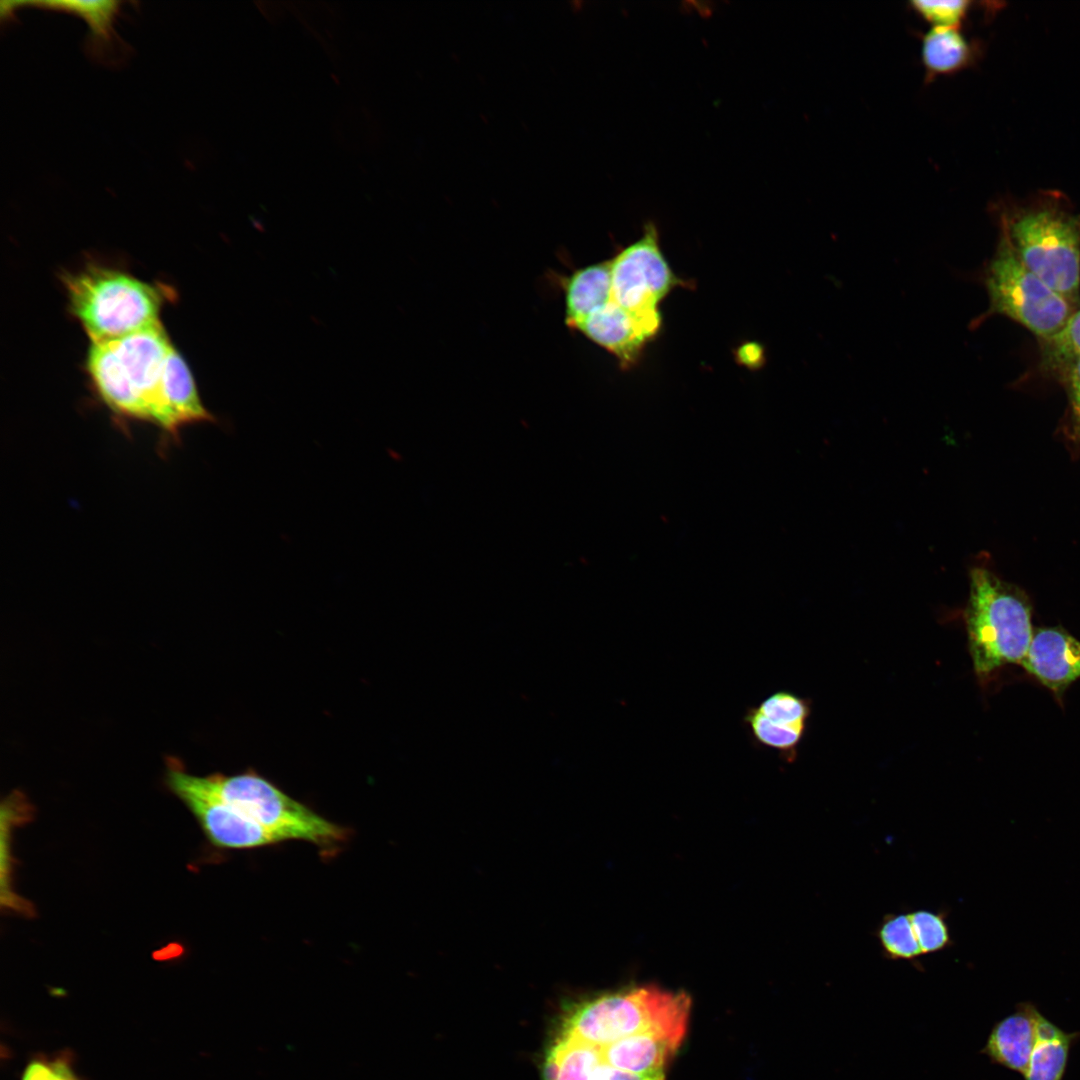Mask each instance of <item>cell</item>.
<instances>
[{
    "instance_id": "cell-1",
    "label": "cell",
    "mask_w": 1080,
    "mask_h": 1080,
    "mask_svg": "<svg viewBox=\"0 0 1080 1080\" xmlns=\"http://www.w3.org/2000/svg\"><path fill=\"white\" fill-rule=\"evenodd\" d=\"M173 347L159 322L124 337L90 343L86 369L103 403L123 420L160 429L165 449L180 441L162 391L164 365Z\"/></svg>"
},
{
    "instance_id": "cell-2",
    "label": "cell",
    "mask_w": 1080,
    "mask_h": 1080,
    "mask_svg": "<svg viewBox=\"0 0 1080 1080\" xmlns=\"http://www.w3.org/2000/svg\"><path fill=\"white\" fill-rule=\"evenodd\" d=\"M1004 234L1022 263L1075 308L1080 303V213L1056 192L999 212Z\"/></svg>"
},
{
    "instance_id": "cell-3",
    "label": "cell",
    "mask_w": 1080,
    "mask_h": 1080,
    "mask_svg": "<svg viewBox=\"0 0 1080 1080\" xmlns=\"http://www.w3.org/2000/svg\"><path fill=\"white\" fill-rule=\"evenodd\" d=\"M62 280L70 312L90 343L118 339L161 322V308L174 295L167 286L97 264L66 273Z\"/></svg>"
},
{
    "instance_id": "cell-4",
    "label": "cell",
    "mask_w": 1080,
    "mask_h": 1080,
    "mask_svg": "<svg viewBox=\"0 0 1080 1080\" xmlns=\"http://www.w3.org/2000/svg\"><path fill=\"white\" fill-rule=\"evenodd\" d=\"M975 673L985 679L1007 664H1021L1033 637L1032 607L1017 586L987 567L970 572L964 613Z\"/></svg>"
},
{
    "instance_id": "cell-5",
    "label": "cell",
    "mask_w": 1080,
    "mask_h": 1080,
    "mask_svg": "<svg viewBox=\"0 0 1080 1080\" xmlns=\"http://www.w3.org/2000/svg\"><path fill=\"white\" fill-rule=\"evenodd\" d=\"M166 775L233 807L281 841L302 840L329 847L346 838L344 828L316 814L256 773L201 777L188 774L178 761L172 760L168 762Z\"/></svg>"
},
{
    "instance_id": "cell-6",
    "label": "cell",
    "mask_w": 1080,
    "mask_h": 1080,
    "mask_svg": "<svg viewBox=\"0 0 1080 1080\" xmlns=\"http://www.w3.org/2000/svg\"><path fill=\"white\" fill-rule=\"evenodd\" d=\"M690 1008L684 992L634 987L574 1004L565 1015L561 1035L600 1048L647 1031L685 1035Z\"/></svg>"
},
{
    "instance_id": "cell-7",
    "label": "cell",
    "mask_w": 1080,
    "mask_h": 1080,
    "mask_svg": "<svg viewBox=\"0 0 1080 1080\" xmlns=\"http://www.w3.org/2000/svg\"><path fill=\"white\" fill-rule=\"evenodd\" d=\"M981 280L988 293L989 308L971 327L1000 314L1043 340L1056 334L1077 310L1022 263L1002 233Z\"/></svg>"
},
{
    "instance_id": "cell-8",
    "label": "cell",
    "mask_w": 1080,
    "mask_h": 1080,
    "mask_svg": "<svg viewBox=\"0 0 1080 1080\" xmlns=\"http://www.w3.org/2000/svg\"><path fill=\"white\" fill-rule=\"evenodd\" d=\"M610 268V299L657 333L661 324L657 306L682 282L660 250L654 224H647L639 240L611 259Z\"/></svg>"
},
{
    "instance_id": "cell-9",
    "label": "cell",
    "mask_w": 1080,
    "mask_h": 1080,
    "mask_svg": "<svg viewBox=\"0 0 1080 1080\" xmlns=\"http://www.w3.org/2000/svg\"><path fill=\"white\" fill-rule=\"evenodd\" d=\"M169 789L187 806L216 846L249 849L282 842L276 835L226 803L166 775Z\"/></svg>"
},
{
    "instance_id": "cell-10",
    "label": "cell",
    "mask_w": 1080,
    "mask_h": 1080,
    "mask_svg": "<svg viewBox=\"0 0 1080 1080\" xmlns=\"http://www.w3.org/2000/svg\"><path fill=\"white\" fill-rule=\"evenodd\" d=\"M1020 665L1057 698H1062L1067 688L1080 678V641L1060 627L1037 628Z\"/></svg>"
},
{
    "instance_id": "cell-11",
    "label": "cell",
    "mask_w": 1080,
    "mask_h": 1080,
    "mask_svg": "<svg viewBox=\"0 0 1080 1080\" xmlns=\"http://www.w3.org/2000/svg\"><path fill=\"white\" fill-rule=\"evenodd\" d=\"M573 329L615 355L624 367L632 365L639 358L643 346L656 335L611 299Z\"/></svg>"
},
{
    "instance_id": "cell-12",
    "label": "cell",
    "mask_w": 1080,
    "mask_h": 1080,
    "mask_svg": "<svg viewBox=\"0 0 1080 1080\" xmlns=\"http://www.w3.org/2000/svg\"><path fill=\"white\" fill-rule=\"evenodd\" d=\"M1038 1011L1031 1002L1018 1003L1013 1013L994 1024L981 1053L993 1064L1023 1076L1035 1044Z\"/></svg>"
},
{
    "instance_id": "cell-13",
    "label": "cell",
    "mask_w": 1080,
    "mask_h": 1080,
    "mask_svg": "<svg viewBox=\"0 0 1080 1080\" xmlns=\"http://www.w3.org/2000/svg\"><path fill=\"white\" fill-rule=\"evenodd\" d=\"M683 1038L684 1034L658 1030L635 1034L602 1047V1061L631 1072H662Z\"/></svg>"
},
{
    "instance_id": "cell-14",
    "label": "cell",
    "mask_w": 1080,
    "mask_h": 1080,
    "mask_svg": "<svg viewBox=\"0 0 1080 1080\" xmlns=\"http://www.w3.org/2000/svg\"><path fill=\"white\" fill-rule=\"evenodd\" d=\"M162 391L171 421L179 435L187 425L217 422L216 417L204 406L187 363L174 347L165 361Z\"/></svg>"
},
{
    "instance_id": "cell-15",
    "label": "cell",
    "mask_w": 1080,
    "mask_h": 1080,
    "mask_svg": "<svg viewBox=\"0 0 1080 1080\" xmlns=\"http://www.w3.org/2000/svg\"><path fill=\"white\" fill-rule=\"evenodd\" d=\"M1035 1033L1024 1080H1063L1070 1051L1080 1038V1032H1067L1038 1011Z\"/></svg>"
},
{
    "instance_id": "cell-16",
    "label": "cell",
    "mask_w": 1080,
    "mask_h": 1080,
    "mask_svg": "<svg viewBox=\"0 0 1080 1080\" xmlns=\"http://www.w3.org/2000/svg\"><path fill=\"white\" fill-rule=\"evenodd\" d=\"M976 57V46L960 28L932 26L921 37V62L925 82L968 67Z\"/></svg>"
},
{
    "instance_id": "cell-17",
    "label": "cell",
    "mask_w": 1080,
    "mask_h": 1080,
    "mask_svg": "<svg viewBox=\"0 0 1080 1080\" xmlns=\"http://www.w3.org/2000/svg\"><path fill=\"white\" fill-rule=\"evenodd\" d=\"M565 322L573 329L581 320L610 301V260L576 270L564 281Z\"/></svg>"
},
{
    "instance_id": "cell-18",
    "label": "cell",
    "mask_w": 1080,
    "mask_h": 1080,
    "mask_svg": "<svg viewBox=\"0 0 1080 1080\" xmlns=\"http://www.w3.org/2000/svg\"><path fill=\"white\" fill-rule=\"evenodd\" d=\"M602 1061L601 1048L560 1035L544 1064V1080H590Z\"/></svg>"
},
{
    "instance_id": "cell-19",
    "label": "cell",
    "mask_w": 1080,
    "mask_h": 1080,
    "mask_svg": "<svg viewBox=\"0 0 1080 1080\" xmlns=\"http://www.w3.org/2000/svg\"><path fill=\"white\" fill-rule=\"evenodd\" d=\"M742 722L753 746L778 752L785 760L794 759L807 727L767 718L754 706L747 707Z\"/></svg>"
},
{
    "instance_id": "cell-20",
    "label": "cell",
    "mask_w": 1080,
    "mask_h": 1080,
    "mask_svg": "<svg viewBox=\"0 0 1080 1080\" xmlns=\"http://www.w3.org/2000/svg\"><path fill=\"white\" fill-rule=\"evenodd\" d=\"M1040 342L1042 369L1059 377L1080 359V309L1074 311L1056 334Z\"/></svg>"
},
{
    "instance_id": "cell-21",
    "label": "cell",
    "mask_w": 1080,
    "mask_h": 1080,
    "mask_svg": "<svg viewBox=\"0 0 1080 1080\" xmlns=\"http://www.w3.org/2000/svg\"><path fill=\"white\" fill-rule=\"evenodd\" d=\"M876 936L882 952L891 960L913 961L922 956L909 914L886 915L877 928Z\"/></svg>"
},
{
    "instance_id": "cell-22",
    "label": "cell",
    "mask_w": 1080,
    "mask_h": 1080,
    "mask_svg": "<svg viewBox=\"0 0 1080 1080\" xmlns=\"http://www.w3.org/2000/svg\"><path fill=\"white\" fill-rule=\"evenodd\" d=\"M34 4L38 7L63 10L81 16L88 23L95 43H104L111 39L113 21L120 3L118 1H44Z\"/></svg>"
},
{
    "instance_id": "cell-23",
    "label": "cell",
    "mask_w": 1080,
    "mask_h": 1080,
    "mask_svg": "<svg viewBox=\"0 0 1080 1080\" xmlns=\"http://www.w3.org/2000/svg\"><path fill=\"white\" fill-rule=\"evenodd\" d=\"M922 955L942 951L952 943L943 912L919 909L908 913Z\"/></svg>"
},
{
    "instance_id": "cell-24",
    "label": "cell",
    "mask_w": 1080,
    "mask_h": 1080,
    "mask_svg": "<svg viewBox=\"0 0 1080 1080\" xmlns=\"http://www.w3.org/2000/svg\"><path fill=\"white\" fill-rule=\"evenodd\" d=\"M754 708L767 718L792 725L807 726L810 704L807 699L790 691H775L761 700Z\"/></svg>"
},
{
    "instance_id": "cell-25",
    "label": "cell",
    "mask_w": 1080,
    "mask_h": 1080,
    "mask_svg": "<svg viewBox=\"0 0 1080 1080\" xmlns=\"http://www.w3.org/2000/svg\"><path fill=\"white\" fill-rule=\"evenodd\" d=\"M910 8L932 26L960 28L971 1H911Z\"/></svg>"
},
{
    "instance_id": "cell-26",
    "label": "cell",
    "mask_w": 1080,
    "mask_h": 1080,
    "mask_svg": "<svg viewBox=\"0 0 1080 1080\" xmlns=\"http://www.w3.org/2000/svg\"><path fill=\"white\" fill-rule=\"evenodd\" d=\"M21 1080H80L72 1056L66 1052L54 1056L39 1055L26 1065Z\"/></svg>"
},
{
    "instance_id": "cell-27",
    "label": "cell",
    "mask_w": 1080,
    "mask_h": 1080,
    "mask_svg": "<svg viewBox=\"0 0 1080 1080\" xmlns=\"http://www.w3.org/2000/svg\"><path fill=\"white\" fill-rule=\"evenodd\" d=\"M1058 378L1064 384L1068 395L1065 434L1070 441L1080 443V359Z\"/></svg>"
},
{
    "instance_id": "cell-28",
    "label": "cell",
    "mask_w": 1080,
    "mask_h": 1080,
    "mask_svg": "<svg viewBox=\"0 0 1080 1080\" xmlns=\"http://www.w3.org/2000/svg\"><path fill=\"white\" fill-rule=\"evenodd\" d=\"M590 1080H665L664 1071L637 1073L615 1068L601 1061L594 1068Z\"/></svg>"
},
{
    "instance_id": "cell-29",
    "label": "cell",
    "mask_w": 1080,
    "mask_h": 1080,
    "mask_svg": "<svg viewBox=\"0 0 1080 1080\" xmlns=\"http://www.w3.org/2000/svg\"><path fill=\"white\" fill-rule=\"evenodd\" d=\"M740 354L743 356L742 359L746 362L757 360L762 353L758 346L752 344L743 346Z\"/></svg>"
}]
</instances>
